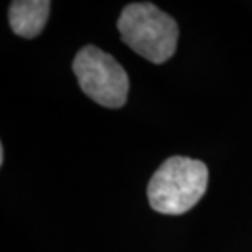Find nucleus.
<instances>
[{
	"mask_svg": "<svg viewBox=\"0 0 252 252\" xmlns=\"http://www.w3.org/2000/svg\"><path fill=\"white\" fill-rule=\"evenodd\" d=\"M208 185L201 160L174 156L164 160L148 185L151 208L162 215H184L198 203Z\"/></svg>",
	"mask_w": 252,
	"mask_h": 252,
	"instance_id": "f257e3e1",
	"label": "nucleus"
},
{
	"mask_svg": "<svg viewBox=\"0 0 252 252\" xmlns=\"http://www.w3.org/2000/svg\"><path fill=\"white\" fill-rule=\"evenodd\" d=\"M118 32L134 53L154 64L169 61L177 49L175 20L149 2L126 5L118 18Z\"/></svg>",
	"mask_w": 252,
	"mask_h": 252,
	"instance_id": "f03ea898",
	"label": "nucleus"
},
{
	"mask_svg": "<svg viewBox=\"0 0 252 252\" xmlns=\"http://www.w3.org/2000/svg\"><path fill=\"white\" fill-rule=\"evenodd\" d=\"M72 69L82 92L94 102L107 108H120L126 103L128 74L113 56L89 44L75 54Z\"/></svg>",
	"mask_w": 252,
	"mask_h": 252,
	"instance_id": "7ed1b4c3",
	"label": "nucleus"
},
{
	"mask_svg": "<svg viewBox=\"0 0 252 252\" xmlns=\"http://www.w3.org/2000/svg\"><path fill=\"white\" fill-rule=\"evenodd\" d=\"M51 2L48 0H15L8 8V22L13 33L22 38H36L46 27Z\"/></svg>",
	"mask_w": 252,
	"mask_h": 252,
	"instance_id": "20e7f679",
	"label": "nucleus"
},
{
	"mask_svg": "<svg viewBox=\"0 0 252 252\" xmlns=\"http://www.w3.org/2000/svg\"><path fill=\"white\" fill-rule=\"evenodd\" d=\"M3 159H5V151L3 146H0V164H3Z\"/></svg>",
	"mask_w": 252,
	"mask_h": 252,
	"instance_id": "39448f33",
	"label": "nucleus"
}]
</instances>
